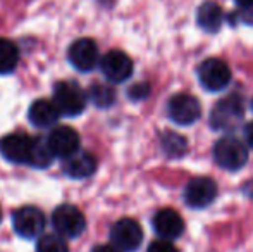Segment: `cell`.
<instances>
[{
    "label": "cell",
    "mask_w": 253,
    "mask_h": 252,
    "mask_svg": "<svg viewBox=\"0 0 253 252\" xmlns=\"http://www.w3.org/2000/svg\"><path fill=\"white\" fill-rule=\"evenodd\" d=\"M100 69L109 81L123 83V81L129 80L133 74V61L123 50H110L102 57Z\"/></svg>",
    "instance_id": "11"
},
{
    "label": "cell",
    "mask_w": 253,
    "mask_h": 252,
    "mask_svg": "<svg viewBox=\"0 0 253 252\" xmlns=\"http://www.w3.org/2000/svg\"><path fill=\"white\" fill-rule=\"evenodd\" d=\"M91 252H121V251L116 249L114 246H97V247H93Z\"/></svg>",
    "instance_id": "27"
},
{
    "label": "cell",
    "mask_w": 253,
    "mask_h": 252,
    "mask_svg": "<svg viewBox=\"0 0 253 252\" xmlns=\"http://www.w3.org/2000/svg\"><path fill=\"white\" fill-rule=\"evenodd\" d=\"M88 97H90V101L93 102L97 107L107 109L116 102V92H114L112 87H109V85H105V83H95V85H91L90 90H88Z\"/></svg>",
    "instance_id": "19"
},
{
    "label": "cell",
    "mask_w": 253,
    "mask_h": 252,
    "mask_svg": "<svg viewBox=\"0 0 253 252\" xmlns=\"http://www.w3.org/2000/svg\"><path fill=\"white\" fill-rule=\"evenodd\" d=\"M59 109L55 107L53 101H47V99H40L31 104L30 111H28V118L38 128H48L53 126L59 121Z\"/></svg>",
    "instance_id": "16"
},
{
    "label": "cell",
    "mask_w": 253,
    "mask_h": 252,
    "mask_svg": "<svg viewBox=\"0 0 253 252\" xmlns=\"http://www.w3.org/2000/svg\"><path fill=\"white\" fill-rule=\"evenodd\" d=\"M162 149L169 157H181L186 154L188 144L184 140V137L172 131H166L162 137Z\"/></svg>",
    "instance_id": "20"
},
{
    "label": "cell",
    "mask_w": 253,
    "mask_h": 252,
    "mask_svg": "<svg viewBox=\"0 0 253 252\" xmlns=\"http://www.w3.org/2000/svg\"><path fill=\"white\" fill-rule=\"evenodd\" d=\"M245 138H247L248 147L253 149V121L248 123V125L245 126Z\"/></svg>",
    "instance_id": "25"
},
{
    "label": "cell",
    "mask_w": 253,
    "mask_h": 252,
    "mask_svg": "<svg viewBox=\"0 0 253 252\" xmlns=\"http://www.w3.org/2000/svg\"><path fill=\"white\" fill-rule=\"evenodd\" d=\"M148 85H145V83H138V85H134V87H131L129 88V97L131 99H134V101H140V99H145L148 95Z\"/></svg>",
    "instance_id": "24"
},
{
    "label": "cell",
    "mask_w": 253,
    "mask_h": 252,
    "mask_svg": "<svg viewBox=\"0 0 253 252\" xmlns=\"http://www.w3.org/2000/svg\"><path fill=\"white\" fill-rule=\"evenodd\" d=\"M62 171L66 173L69 178L74 180H83L91 176L97 171V159L93 154L86 151H78L73 155L64 159Z\"/></svg>",
    "instance_id": "15"
},
{
    "label": "cell",
    "mask_w": 253,
    "mask_h": 252,
    "mask_svg": "<svg viewBox=\"0 0 253 252\" xmlns=\"http://www.w3.org/2000/svg\"><path fill=\"white\" fill-rule=\"evenodd\" d=\"M198 80L200 85L209 92H220L229 85L231 69L224 61L210 57L198 66Z\"/></svg>",
    "instance_id": "7"
},
{
    "label": "cell",
    "mask_w": 253,
    "mask_h": 252,
    "mask_svg": "<svg viewBox=\"0 0 253 252\" xmlns=\"http://www.w3.org/2000/svg\"><path fill=\"white\" fill-rule=\"evenodd\" d=\"M252 111H253V101H252Z\"/></svg>",
    "instance_id": "30"
},
{
    "label": "cell",
    "mask_w": 253,
    "mask_h": 252,
    "mask_svg": "<svg viewBox=\"0 0 253 252\" xmlns=\"http://www.w3.org/2000/svg\"><path fill=\"white\" fill-rule=\"evenodd\" d=\"M184 202L191 209H203L210 205L217 197V185L209 176H198L193 178L184 189Z\"/></svg>",
    "instance_id": "10"
},
{
    "label": "cell",
    "mask_w": 253,
    "mask_h": 252,
    "mask_svg": "<svg viewBox=\"0 0 253 252\" xmlns=\"http://www.w3.org/2000/svg\"><path fill=\"white\" fill-rule=\"evenodd\" d=\"M147 252H179V251H177V247L170 240L160 239V240H153L150 246H148Z\"/></svg>",
    "instance_id": "23"
},
{
    "label": "cell",
    "mask_w": 253,
    "mask_h": 252,
    "mask_svg": "<svg viewBox=\"0 0 253 252\" xmlns=\"http://www.w3.org/2000/svg\"><path fill=\"white\" fill-rule=\"evenodd\" d=\"M37 252H69V247L60 237L43 235L37 244Z\"/></svg>",
    "instance_id": "22"
},
{
    "label": "cell",
    "mask_w": 253,
    "mask_h": 252,
    "mask_svg": "<svg viewBox=\"0 0 253 252\" xmlns=\"http://www.w3.org/2000/svg\"><path fill=\"white\" fill-rule=\"evenodd\" d=\"M0 221H2V211H0Z\"/></svg>",
    "instance_id": "29"
},
{
    "label": "cell",
    "mask_w": 253,
    "mask_h": 252,
    "mask_svg": "<svg viewBox=\"0 0 253 252\" xmlns=\"http://www.w3.org/2000/svg\"><path fill=\"white\" fill-rule=\"evenodd\" d=\"M14 232L23 239H37L45 228V216L38 207L24 205L12 214Z\"/></svg>",
    "instance_id": "9"
},
{
    "label": "cell",
    "mask_w": 253,
    "mask_h": 252,
    "mask_svg": "<svg viewBox=\"0 0 253 252\" xmlns=\"http://www.w3.org/2000/svg\"><path fill=\"white\" fill-rule=\"evenodd\" d=\"M52 225L64 239H76L86 228L84 214L71 204H62L52 212Z\"/></svg>",
    "instance_id": "4"
},
{
    "label": "cell",
    "mask_w": 253,
    "mask_h": 252,
    "mask_svg": "<svg viewBox=\"0 0 253 252\" xmlns=\"http://www.w3.org/2000/svg\"><path fill=\"white\" fill-rule=\"evenodd\" d=\"M245 116V102L240 95L231 94L219 101L210 112V126L217 131H229L238 128Z\"/></svg>",
    "instance_id": "1"
},
{
    "label": "cell",
    "mask_w": 253,
    "mask_h": 252,
    "mask_svg": "<svg viewBox=\"0 0 253 252\" xmlns=\"http://www.w3.org/2000/svg\"><path fill=\"white\" fill-rule=\"evenodd\" d=\"M19 62V50L16 44L7 38H0V74H9Z\"/></svg>",
    "instance_id": "18"
},
{
    "label": "cell",
    "mask_w": 253,
    "mask_h": 252,
    "mask_svg": "<svg viewBox=\"0 0 253 252\" xmlns=\"http://www.w3.org/2000/svg\"><path fill=\"white\" fill-rule=\"evenodd\" d=\"M152 225L155 233L160 239L166 240H174L177 237L183 235L184 232V221L179 216V212L174 209H160L159 212H155L152 219Z\"/></svg>",
    "instance_id": "14"
},
{
    "label": "cell",
    "mask_w": 253,
    "mask_h": 252,
    "mask_svg": "<svg viewBox=\"0 0 253 252\" xmlns=\"http://www.w3.org/2000/svg\"><path fill=\"white\" fill-rule=\"evenodd\" d=\"M234 2H236L240 7H243V9H250V7H253V0H234Z\"/></svg>",
    "instance_id": "28"
},
{
    "label": "cell",
    "mask_w": 253,
    "mask_h": 252,
    "mask_svg": "<svg viewBox=\"0 0 253 252\" xmlns=\"http://www.w3.org/2000/svg\"><path fill=\"white\" fill-rule=\"evenodd\" d=\"M200 102L190 94H177L167 102V116L176 125L190 126L200 118Z\"/></svg>",
    "instance_id": "8"
},
{
    "label": "cell",
    "mask_w": 253,
    "mask_h": 252,
    "mask_svg": "<svg viewBox=\"0 0 253 252\" xmlns=\"http://www.w3.org/2000/svg\"><path fill=\"white\" fill-rule=\"evenodd\" d=\"M67 57L78 71L88 73L98 62V47L91 38H80L69 47Z\"/></svg>",
    "instance_id": "13"
},
{
    "label": "cell",
    "mask_w": 253,
    "mask_h": 252,
    "mask_svg": "<svg viewBox=\"0 0 253 252\" xmlns=\"http://www.w3.org/2000/svg\"><path fill=\"white\" fill-rule=\"evenodd\" d=\"M110 240H112L114 247L121 252H134L141 246L143 230L138 221L131 218H123L110 230Z\"/></svg>",
    "instance_id": "6"
},
{
    "label": "cell",
    "mask_w": 253,
    "mask_h": 252,
    "mask_svg": "<svg viewBox=\"0 0 253 252\" xmlns=\"http://www.w3.org/2000/svg\"><path fill=\"white\" fill-rule=\"evenodd\" d=\"M197 23L203 31L215 33L220 30L224 23V12L219 3L215 2H203L197 10Z\"/></svg>",
    "instance_id": "17"
},
{
    "label": "cell",
    "mask_w": 253,
    "mask_h": 252,
    "mask_svg": "<svg viewBox=\"0 0 253 252\" xmlns=\"http://www.w3.org/2000/svg\"><path fill=\"white\" fill-rule=\"evenodd\" d=\"M213 159L220 168L227 171H238L248 161V149L234 137H222L213 145Z\"/></svg>",
    "instance_id": "3"
},
{
    "label": "cell",
    "mask_w": 253,
    "mask_h": 252,
    "mask_svg": "<svg viewBox=\"0 0 253 252\" xmlns=\"http://www.w3.org/2000/svg\"><path fill=\"white\" fill-rule=\"evenodd\" d=\"M53 104L60 114L74 118L86 107V94L74 81H59L53 87Z\"/></svg>",
    "instance_id": "2"
},
{
    "label": "cell",
    "mask_w": 253,
    "mask_h": 252,
    "mask_svg": "<svg viewBox=\"0 0 253 252\" xmlns=\"http://www.w3.org/2000/svg\"><path fill=\"white\" fill-rule=\"evenodd\" d=\"M37 140L26 133H10L0 140V154L14 164H31Z\"/></svg>",
    "instance_id": "5"
},
{
    "label": "cell",
    "mask_w": 253,
    "mask_h": 252,
    "mask_svg": "<svg viewBox=\"0 0 253 252\" xmlns=\"http://www.w3.org/2000/svg\"><path fill=\"white\" fill-rule=\"evenodd\" d=\"M47 144L55 157H69L80 149V135L71 126H57L48 133Z\"/></svg>",
    "instance_id": "12"
},
{
    "label": "cell",
    "mask_w": 253,
    "mask_h": 252,
    "mask_svg": "<svg viewBox=\"0 0 253 252\" xmlns=\"http://www.w3.org/2000/svg\"><path fill=\"white\" fill-rule=\"evenodd\" d=\"M241 21L253 26V7H250V9H245L243 12H241Z\"/></svg>",
    "instance_id": "26"
},
{
    "label": "cell",
    "mask_w": 253,
    "mask_h": 252,
    "mask_svg": "<svg viewBox=\"0 0 253 252\" xmlns=\"http://www.w3.org/2000/svg\"><path fill=\"white\" fill-rule=\"evenodd\" d=\"M53 157H55V155L52 154L50 147H48L47 138H45V140L38 138L37 144H35V152H33V157H31L30 166H33V168H47Z\"/></svg>",
    "instance_id": "21"
}]
</instances>
